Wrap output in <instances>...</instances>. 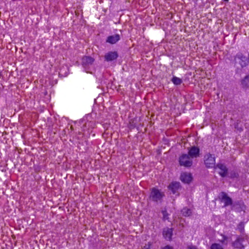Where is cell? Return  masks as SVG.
I'll use <instances>...</instances> for the list:
<instances>
[{
  "label": "cell",
  "mask_w": 249,
  "mask_h": 249,
  "mask_svg": "<svg viewBox=\"0 0 249 249\" xmlns=\"http://www.w3.org/2000/svg\"><path fill=\"white\" fill-rule=\"evenodd\" d=\"M193 176L189 172H185L181 173L180 179L184 184H189L193 181Z\"/></svg>",
  "instance_id": "obj_3"
},
{
  "label": "cell",
  "mask_w": 249,
  "mask_h": 249,
  "mask_svg": "<svg viewBox=\"0 0 249 249\" xmlns=\"http://www.w3.org/2000/svg\"><path fill=\"white\" fill-rule=\"evenodd\" d=\"M172 82L174 83V84L179 85L182 83V79L177 77H174L172 78Z\"/></svg>",
  "instance_id": "obj_15"
},
{
  "label": "cell",
  "mask_w": 249,
  "mask_h": 249,
  "mask_svg": "<svg viewBox=\"0 0 249 249\" xmlns=\"http://www.w3.org/2000/svg\"><path fill=\"white\" fill-rule=\"evenodd\" d=\"M189 155L191 157H196L200 154V149L196 146H194L190 149L188 152Z\"/></svg>",
  "instance_id": "obj_13"
},
{
  "label": "cell",
  "mask_w": 249,
  "mask_h": 249,
  "mask_svg": "<svg viewBox=\"0 0 249 249\" xmlns=\"http://www.w3.org/2000/svg\"><path fill=\"white\" fill-rule=\"evenodd\" d=\"M204 163L205 166L208 168H212L214 167L216 163V158L212 154H207L204 158Z\"/></svg>",
  "instance_id": "obj_1"
},
{
  "label": "cell",
  "mask_w": 249,
  "mask_h": 249,
  "mask_svg": "<svg viewBox=\"0 0 249 249\" xmlns=\"http://www.w3.org/2000/svg\"><path fill=\"white\" fill-rule=\"evenodd\" d=\"M236 61L237 63H239L241 66H245L248 64V60L247 59V58H245V56H243L242 55H240L238 56L237 57V59Z\"/></svg>",
  "instance_id": "obj_12"
},
{
  "label": "cell",
  "mask_w": 249,
  "mask_h": 249,
  "mask_svg": "<svg viewBox=\"0 0 249 249\" xmlns=\"http://www.w3.org/2000/svg\"><path fill=\"white\" fill-rule=\"evenodd\" d=\"M179 164L185 167H190L193 163L190 156L186 154H182L179 158Z\"/></svg>",
  "instance_id": "obj_2"
},
{
  "label": "cell",
  "mask_w": 249,
  "mask_h": 249,
  "mask_svg": "<svg viewBox=\"0 0 249 249\" xmlns=\"http://www.w3.org/2000/svg\"><path fill=\"white\" fill-rule=\"evenodd\" d=\"M225 1H228V0H225Z\"/></svg>",
  "instance_id": "obj_18"
},
{
  "label": "cell",
  "mask_w": 249,
  "mask_h": 249,
  "mask_svg": "<svg viewBox=\"0 0 249 249\" xmlns=\"http://www.w3.org/2000/svg\"><path fill=\"white\" fill-rule=\"evenodd\" d=\"M219 198L221 200V201L223 202L225 206H228L231 205L232 204V200L230 197L227 195L226 193L222 192L219 196Z\"/></svg>",
  "instance_id": "obj_5"
},
{
  "label": "cell",
  "mask_w": 249,
  "mask_h": 249,
  "mask_svg": "<svg viewBox=\"0 0 249 249\" xmlns=\"http://www.w3.org/2000/svg\"><path fill=\"white\" fill-rule=\"evenodd\" d=\"M163 234L166 239L168 241H171L173 236V230L169 228H166L163 229Z\"/></svg>",
  "instance_id": "obj_7"
},
{
  "label": "cell",
  "mask_w": 249,
  "mask_h": 249,
  "mask_svg": "<svg viewBox=\"0 0 249 249\" xmlns=\"http://www.w3.org/2000/svg\"><path fill=\"white\" fill-rule=\"evenodd\" d=\"M216 171L222 177H225L228 173V169L226 166L221 163L217 165Z\"/></svg>",
  "instance_id": "obj_6"
},
{
  "label": "cell",
  "mask_w": 249,
  "mask_h": 249,
  "mask_svg": "<svg viewBox=\"0 0 249 249\" xmlns=\"http://www.w3.org/2000/svg\"><path fill=\"white\" fill-rule=\"evenodd\" d=\"M163 195L161 192L155 188L152 189L150 194V198L152 201H160L162 198Z\"/></svg>",
  "instance_id": "obj_4"
},
{
  "label": "cell",
  "mask_w": 249,
  "mask_h": 249,
  "mask_svg": "<svg viewBox=\"0 0 249 249\" xmlns=\"http://www.w3.org/2000/svg\"><path fill=\"white\" fill-rule=\"evenodd\" d=\"M182 215L184 216H186V217H188V216L191 215V212L190 210L187 209V208H184L182 210Z\"/></svg>",
  "instance_id": "obj_14"
},
{
  "label": "cell",
  "mask_w": 249,
  "mask_h": 249,
  "mask_svg": "<svg viewBox=\"0 0 249 249\" xmlns=\"http://www.w3.org/2000/svg\"><path fill=\"white\" fill-rule=\"evenodd\" d=\"M120 40V36L118 34H115V35L108 37L107 39L106 42L110 44H114Z\"/></svg>",
  "instance_id": "obj_10"
},
{
  "label": "cell",
  "mask_w": 249,
  "mask_h": 249,
  "mask_svg": "<svg viewBox=\"0 0 249 249\" xmlns=\"http://www.w3.org/2000/svg\"></svg>",
  "instance_id": "obj_19"
},
{
  "label": "cell",
  "mask_w": 249,
  "mask_h": 249,
  "mask_svg": "<svg viewBox=\"0 0 249 249\" xmlns=\"http://www.w3.org/2000/svg\"><path fill=\"white\" fill-rule=\"evenodd\" d=\"M168 248V247H164V248ZM168 248H172V247H168Z\"/></svg>",
  "instance_id": "obj_17"
},
{
  "label": "cell",
  "mask_w": 249,
  "mask_h": 249,
  "mask_svg": "<svg viewBox=\"0 0 249 249\" xmlns=\"http://www.w3.org/2000/svg\"><path fill=\"white\" fill-rule=\"evenodd\" d=\"M181 184L177 182H172L168 186L169 189L170 191H171L173 193H176L178 191L181 189Z\"/></svg>",
  "instance_id": "obj_9"
},
{
  "label": "cell",
  "mask_w": 249,
  "mask_h": 249,
  "mask_svg": "<svg viewBox=\"0 0 249 249\" xmlns=\"http://www.w3.org/2000/svg\"><path fill=\"white\" fill-rule=\"evenodd\" d=\"M211 248L212 249H223V247L219 244L214 243L212 245Z\"/></svg>",
  "instance_id": "obj_16"
},
{
  "label": "cell",
  "mask_w": 249,
  "mask_h": 249,
  "mask_svg": "<svg viewBox=\"0 0 249 249\" xmlns=\"http://www.w3.org/2000/svg\"><path fill=\"white\" fill-rule=\"evenodd\" d=\"M94 62V59L92 58L91 56H84L82 59V64L83 65L87 66L92 64Z\"/></svg>",
  "instance_id": "obj_11"
},
{
  "label": "cell",
  "mask_w": 249,
  "mask_h": 249,
  "mask_svg": "<svg viewBox=\"0 0 249 249\" xmlns=\"http://www.w3.org/2000/svg\"><path fill=\"white\" fill-rule=\"evenodd\" d=\"M118 57V54L116 51H112L108 53L105 56V59L107 62L113 61Z\"/></svg>",
  "instance_id": "obj_8"
}]
</instances>
